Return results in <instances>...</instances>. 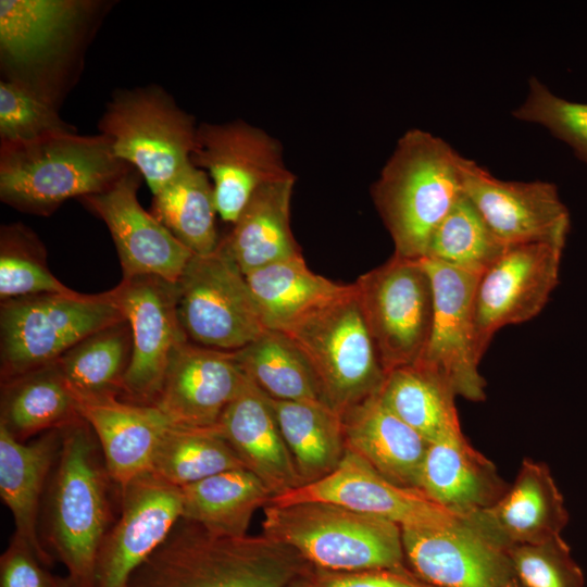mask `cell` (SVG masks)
I'll return each mask as SVG.
<instances>
[{
	"instance_id": "obj_1",
	"label": "cell",
	"mask_w": 587,
	"mask_h": 587,
	"mask_svg": "<svg viewBox=\"0 0 587 587\" xmlns=\"http://www.w3.org/2000/svg\"><path fill=\"white\" fill-rule=\"evenodd\" d=\"M117 490L89 424L80 417L63 427L39 530L76 587H93L97 552L116 519L112 495Z\"/></svg>"
},
{
	"instance_id": "obj_2",
	"label": "cell",
	"mask_w": 587,
	"mask_h": 587,
	"mask_svg": "<svg viewBox=\"0 0 587 587\" xmlns=\"http://www.w3.org/2000/svg\"><path fill=\"white\" fill-rule=\"evenodd\" d=\"M312 567L263 534L218 537L180 519L127 587H296Z\"/></svg>"
},
{
	"instance_id": "obj_3",
	"label": "cell",
	"mask_w": 587,
	"mask_h": 587,
	"mask_svg": "<svg viewBox=\"0 0 587 587\" xmlns=\"http://www.w3.org/2000/svg\"><path fill=\"white\" fill-rule=\"evenodd\" d=\"M460 158L447 141L413 128L398 140L372 186L395 254L422 259L444 217L463 195Z\"/></svg>"
},
{
	"instance_id": "obj_4",
	"label": "cell",
	"mask_w": 587,
	"mask_h": 587,
	"mask_svg": "<svg viewBox=\"0 0 587 587\" xmlns=\"http://www.w3.org/2000/svg\"><path fill=\"white\" fill-rule=\"evenodd\" d=\"M130 170L102 134L71 130L1 142L0 198L20 211L48 215L71 198L107 191Z\"/></svg>"
},
{
	"instance_id": "obj_5",
	"label": "cell",
	"mask_w": 587,
	"mask_h": 587,
	"mask_svg": "<svg viewBox=\"0 0 587 587\" xmlns=\"http://www.w3.org/2000/svg\"><path fill=\"white\" fill-rule=\"evenodd\" d=\"M262 529L316 569L348 572L407 566L398 524L340 504H267Z\"/></svg>"
},
{
	"instance_id": "obj_6",
	"label": "cell",
	"mask_w": 587,
	"mask_h": 587,
	"mask_svg": "<svg viewBox=\"0 0 587 587\" xmlns=\"http://www.w3.org/2000/svg\"><path fill=\"white\" fill-rule=\"evenodd\" d=\"M285 334L308 361L322 401L339 415L382 389L386 372L354 284Z\"/></svg>"
},
{
	"instance_id": "obj_7",
	"label": "cell",
	"mask_w": 587,
	"mask_h": 587,
	"mask_svg": "<svg viewBox=\"0 0 587 587\" xmlns=\"http://www.w3.org/2000/svg\"><path fill=\"white\" fill-rule=\"evenodd\" d=\"M123 320L110 290L1 301V382L54 363L80 340Z\"/></svg>"
},
{
	"instance_id": "obj_8",
	"label": "cell",
	"mask_w": 587,
	"mask_h": 587,
	"mask_svg": "<svg viewBox=\"0 0 587 587\" xmlns=\"http://www.w3.org/2000/svg\"><path fill=\"white\" fill-rule=\"evenodd\" d=\"M197 128L192 116L152 86L117 92L99 123L114 154L141 175L152 196L191 163Z\"/></svg>"
},
{
	"instance_id": "obj_9",
	"label": "cell",
	"mask_w": 587,
	"mask_h": 587,
	"mask_svg": "<svg viewBox=\"0 0 587 587\" xmlns=\"http://www.w3.org/2000/svg\"><path fill=\"white\" fill-rule=\"evenodd\" d=\"M174 286L189 342L238 351L267 329L245 275L221 243L210 254H193Z\"/></svg>"
},
{
	"instance_id": "obj_10",
	"label": "cell",
	"mask_w": 587,
	"mask_h": 587,
	"mask_svg": "<svg viewBox=\"0 0 587 587\" xmlns=\"http://www.w3.org/2000/svg\"><path fill=\"white\" fill-rule=\"evenodd\" d=\"M365 323L386 374L416 363L428 342L434 309L422 259L397 254L354 283Z\"/></svg>"
},
{
	"instance_id": "obj_11",
	"label": "cell",
	"mask_w": 587,
	"mask_h": 587,
	"mask_svg": "<svg viewBox=\"0 0 587 587\" xmlns=\"http://www.w3.org/2000/svg\"><path fill=\"white\" fill-rule=\"evenodd\" d=\"M565 246H510L478 278L474 295L475 348L480 360L494 335L537 316L559 284Z\"/></svg>"
},
{
	"instance_id": "obj_12",
	"label": "cell",
	"mask_w": 587,
	"mask_h": 587,
	"mask_svg": "<svg viewBox=\"0 0 587 587\" xmlns=\"http://www.w3.org/2000/svg\"><path fill=\"white\" fill-rule=\"evenodd\" d=\"M175 283L142 275L122 282L111 295L128 322L133 350L120 398L153 405L176 350L188 341L179 324Z\"/></svg>"
},
{
	"instance_id": "obj_13",
	"label": "cell",
	"mask_w": 587,
	"mask_h": 587,
	"mask_svg": "<svg viewBox=\"0 0 587 587\" xmlns=\"http://www.w3.org/2000/svg\"><path fill=\"white\" fill-rule=\"evenodd\" d=\"M190 160L211 177L217 215L230 224L260 186L292 174L280 145L242 121L198 126Z\"/></svg>"
},
{
	"instance_id": "obj_14",
	"label": "cell",
	"mask_w": 587,
	"mask_h": 587,
	"mask_svg": "<svg viewBox=\"0 0 587 587\" xmlns=\"http://www.w3.org/2000/svg\"><path fill=\"white\" fill-rule=\"evenodd\" d=\"M459 164L463 193L505 246H566L571 216L554 184L502 180L463 155Z\"/></svg>"
},
{
	"instance_id": "obj_15",
	"label": "cell",
	"mask_w": 587,
	"mask_h": 587,
	"mask_svg": "<svg viewBox=\"0 0 587 587\" xmlns=\"http://www.w3.org/2000/svg\"><path fill=\"white\" fill-rule=\"evenodd\" d=\"M120 512L96 557L93 587H127L182 519V489L147 472L120 489Z\"/></svg>"
},
{
	"instance_id": "obj_16",
	"label": "cell",
	"mask_w": 587,
	"mask_h": 587,
	"mask_svg": "<svg viewBox=\"0 0 587 587\" xmlns=\"http://www.w3.org/2000/svg\"><path fill=\"white\" fill-rule=\"evenodd\" d=\"M430 277L434 309L426 348L416 362L439 374L471 401L486 399L475 348L474 295L479 276L422 258Z\"/></svg>"
},
{
	"instance_id": "obj_17",
	"label": "cell",
	"mask_w": 587,
	"mask_h": 587,
	"mask_svg": "<svg viewBox=\"0 0 587 587\" xmlns=\"http://www.w3.org/2000/svg\"><path fill=\"white\" fill-rule=\"evenodd\" d=\"M304 501L340 504L394 522L401 528H442L460 520V516L432 500L420 489L391 483L349 450L330 474L314 483L273 496L268 504L286 505Z\"/></svg>"
},
{
	"instance_id": "obj_18",
	"label": "cell",
	"mask_w": 587,
	"mask_h": 587,
	"mask_svg": "<svg viewBox=\"0 0 587 587\" xmlns=\"http://www.w3.org/2000/svg\"><path fill=\"white\" fill-rule=\"evenodd\" d=\"M140 178L133 168L107 191L79 200L107 225L124 279L152 275L176 283L193 253L140 205Z\"/></svg>"
},
{
	"instance_id": "obj_19",
	"label": "cell",
	"mask_w": 587,
	"mask_h": 587,
	"mask_svg": "<svg viewBox=\"0 0 587 587\" xmlns=\"http://www.w3.org/2000/svg\"><path fill=\"white\" fill-rule=\"evenodd\" d=\"M405 562L435 587H503L515 578L507 552L460 520L442 528H402Z\"/></svg>"
},
{
	"instance_id": "obj_20",
	"label": "cell",
	"mask_w": 587,
	"mask_h": 587,
	"mask_svg": "<svg viewBox=\"0 0 587 587\" xmlns=\"http://www.w3.org/2000/svg\"><path fill=\"white\" fill-rule=\"evenodd\" d=\"M245 379L235 351L187 341L173 355L153 405L173 426L215 428Z\"/></svg>"
},
{
	"instance_id": "obj_21",
	"label": "cell",
	"mask_w": 587,
	"mask_h": 587,
	"mask_svg": "<svg viewBox=\"0 0 587 587\" xmlns=\"http://www.w3.org/2000/svg\"><path fill=\"white\" fill-rule=\"evenodd\" d=\"M460 517L504 551L561 535L569 522L549 467L530 459L522 462L513 485L496 503Z\"/></svg>"
},
{
	"instance_id": "obj_22",
	"label": "cell",
	"mask_w": 587,
	"mask_h": 587,
	"mask_svg": "<svg viewBox=\"0 0 587 587\" xmlns=\"http://www.w3.org/2000/svg\"><path fill=\"white\" fill-rule=\"evenodd\" d=\"M80 416L93 430L107 470L122 489L150 472L154 451L173 426L154 405L103 396L77 399Z\"/></svg>"
},
{
	"instance_id": "obj_23",
	"label": "cell",
	"mask_w": 587,
	"mask_h": 587,
	"mask_svg": "<svg viewBox=\"0 0 587 587\" xmlns=\"http://www.w3.org/2000/svg\"><path fill=\"white\" fill-rule=\"evenodd\" d=\"M216 428L272 497L302 486L268 397L247 376Z\"/></svg>"
},
{
	"instance_id": "obj_24",
	"label": "cell",
	"mask_w": 587,
	"mask_h": 587,
	"mask_svg": "<svg viewBox=\"0 0 587 587\" xmlns=\"http://www.w3.org/2000/svg\"><path fill=\"white\" fill-rule=\"evenodd\" d=\"M61 438L62 428L21 442L0 427V497L12 514L13 534L49 567L54 559L41 541L39 519Z\"/></svg>"
},
{
	"instance_id": "obj_25",
	"label": "cell",
	"mask_w": 587,
	"mask_h": 587,
	"mask_svg": "<svg viewBox=\"0 0 587 587\" xmlns=\"http://www.w3.org/2000/svg\"><path fill=\"white\" fill-rule=\"evenodd\" d=\"M340 416L347 450L391 483L419 489L428 441L392 413L378 394Z\"/></svg>"
},
{
	"instance_id": "obj_26",
	"label": "cell",
	"mask_w": 587,
	"mask_h": 587,
	"mask_svg": "<svg viewBox=\"0 0 587 587\" xmlns=\"http://www.w3.org/2000/svg\"><path fill=\"white\" fill-rule=\"evenodd\" d=\"M509 487L462 432L428 442L419 489L458 516L492 505Z\"/></svg>"
},
{
	"instance_id": "obj_27",
	"label": "cell",
	"mask_w": 587,
	"mask_h": 587,
	"mask_svg": "<svg viewBox=\"0 0 587 587\" xmlns=\"http://www.w3.org/2000/svg\"><path fill=\"white\" fill-rule=\"evenodd\" d=\"M294 174L260 186L220 241L245 275L301 254L290 228Z\"/></svg>"
},
{
	"instance_id": "obj_28",
	"label": "cell",
	"mask_w": 587,
	"mask_h": 587,
	"mask_svg": "<svg viewBox=\"0 0 587 587\" xmlns=\"http://www.w3.org/2000/svg\"><path fill=\"white\" fill-rule=\"evenodd\" d=\"M90 8L91 2L76 0H1L2 58L28 67L50 60Z\"/></svg>"
},
{
	"instance_id": "obj_29",
	"label": "cell",
	"mask_w": 587,
	"mask_h": 587,
	"mask_svg": "<svg viewBox=\"0 0 587 587\" xmlns=\"http://www.w3.org/2000/svg\"><path fill=\"white\" fill-rule=\"evenodd\" d=\"M267 329L287 332L351 287L312 272L302 254L245 274Z\"/></svg>"
},
{
	"instance_id": "obj_30",
	"label": "cell",
	"mask_w": 587,
	"mask_h": 587,
	"mask_svg": "<svg viewBox=\"0 0 587 587\" xmlns=\"http://www.w3.org/2000/svg\"><path fill=\"white\" fill-rule=\"evenodd\" d=\"M80 417L77 400L55 363L1 382L0 427L17 441Z\"/></svg>"
},
{
	"instance_id": "obj_31",
	"label": "cell",
	"mask_w": 587,
	"mask_h": 587,
	"mask_svg": "<svg viewBox=\"0 0 587 587\" xmlns=\"http://www.w3.org/2000/svg\"><path fill=\"white\" fill-rule=\"evenodd\" d=\"M180 489L182 519L228 538L247 536L253 513L272 498L264 483L247 469L221 472Z\"/></svg>"
},
{
	"instance_id": "obj_32",
	"label": "cell",
	"mask_w": 587,
	"mask_h": 587,
	"mask_svg": "<svg viewBox=\"0 0 587 587\" xmlns=\"http://www.w3.org/2000/svg\"><path fill=\"white\" fill-rule=\"evenodd\" d=\"M268 399L302 485L335 471L347 451L341 416L320 401Z\"/></svg>"
},
{
	"instance_id": "obj_33",
	"label": "cell",
	"mask_w": 587,
	"mask_h": 587,
	"mask_svg": "<svg viewBox=\"0 0 587 587\" xmlns=\"http://www.w3.org/2000/svg\"><path fill=\"white\" fill-rule=\"evenodd\" d=\"M378 396L428 442L462 432L454 390L439 374L420 363L388 372Z\"/></svg>"
},
{
	"instance_id": "obj_34",
	"label": "cell",
	"mask_w": 587,
	"mask_h": 587,
	"mask_svg": "<svg viewBox=\"0 0 587 587\" xmlns=\"http://www.w3.org/2000/svg\"><path fill=\"white\" fill-rule=\"evenodd\" d=\"M151 214L193 254H210L218 247L213 186L192 163L153 196Z\"/></svg>"
},
{
	"instance_id": "obj_35",
	"label": "cell",
	"mask_w": 587,
	"mask_h": 587,
	"mask_svg": "<svg viewBox=\"0 0 587 587\" xmlns=\"http://www.w3.org/2000/svg\"><path fill=\"white\" fill-rule=\"evenodd\" d=\"M132 350L130 327L123 320L80 340L54 363L76 400L121 397Z\"/></svg>"
},
{
	"instance_id": "obj_36",
	"label": "cell",
	"mask_w": 587,
	"mask_h": 587,
	"mask_svg": "<svg viewBox=\"0 0 587 587\" xmlns=\"http://www.w3.org/2000/svg\"><path fill=\"white\" fill-rule=\"evenodd\" d=\"M235 354L243 374L268 398L323 402L308 361L285 333L266 329Z\"/></svg>"
},
{
	"instance_id": "obj_37",
	"label": "cell",
	"mask_w": 587,
	"mask_h": 587,
	"mask_svg": "<svg viewBox=\"0 0 587 587\" xmlns=\"http://www.w3.org/2000/svg\"><path fill=\"white\" fill-rule=\"evenodd\" d=\"M246 469L217 428L172 426L160 440L150 472L177 487L221 472Z\"/></svg>"
},
{
	"instance_id": "obj_38",
	"label": "cell",
	"mask_w": 587,
	"mask_h": 587,
	"mask_svg": "<svg viewBox=\"0 0 587 587\" xmlns=\"http://www.w3.org/2000/svg\"><path fill=\"white\" fill-rule=\"evenodd\" d=\"M507 248L463 193L435 229L424 258L480 276Z\"/></svg>"
},
{
	"instance_id": "obj_39",
	"label": "cell",
	"mask_w": 587,
	"mask_h": 587,
	"mask_svg": "<svg viewBox=\"0 0 587 587\" xmlns=\"http://www.w3.org/2000/svg\"><path fill=\"white\" fill-rule=\"evenodd\" d=\"M49 270L39 240L23 226H5L0 242V299L58 294L75 295Z\"/></svg>"
},
{
	"instance_id": "obj_40",
	"label": "cell",
	"mask_w": 587,
	"mask_h": 587,
	"mask_svg": "<svg viewBox=\"0 0 587 587\" xmlns=\"http://www.w3.org/2000/svg\"><path fill=\"white\" fill-rule=\"evenodd\" d=\"M74 130L59 116L51 101L20 80L0 83L1 142L30 141L61 132Z\"/></svg>"
},
{
	"instance_id": "obj_41",
	"label": "cell",
	"mask_w": 587,
	"mask_h": 587,
	"mask_svg": "<svg viewBox=\"0 0 587 587\" xmlns=\"http://www.w3.org/2000/svg\"><path fill=\"white\" fill-rule=\"evenodd\" d=\"M512 114L545 127L587 164V103L561 98L538 78L530 77L527 95Z\"/></svg>"
},
{
	"instance_id": "obj_42",
	"label": "cell",
	"mask_w": 587,
	"mask_h": 587,
	"mask_svg": "<svg viewBox=\"0 0 587 587\" xmlns=\"http://www.w3.org/2000/svg\"><path fill=\"white\" fill-rule=\"evenodd\" d=\"M505 552L524 587H585L584 573L561 535Z\"/></svg>"
},
{
	"instance_id": "obj_43",
	"label": "cell",
	"mask_w": 587,
	"mask_h": 587,
	"mask_svg": "<svg viewBox=\"0 0 587 587\" xmlns=\"http://www.w3.org/2000/svg\"><path fill=\"white\" fill-rule=\"evenodd\" d=\"M296 587H435L409 566L336 572L312 567Z\"/></svg>"
},
{
	"instance_id": "obj_44",
	"label": "cell",
	"mask_w": 587,
	"mask_h": 587,
	"mask_svg": "<svg viewBox=\"0 0 587 587\" xmlns=\"http://www.w3.org/2000/svg\"><path fill=\"white\" fill-rule=\"evenodd\" d=\"M55 576L27 542L13 534L0 557V587H58Z\"/></svg>"
},
{
	"instance_id": "obj_45",
	"label": "cell",
	"mask_w": 587,
	"mask_h": 587,
	"mask_svg": "<svg viewBox=\"0 0 587 587\" xmlns=\"http://www.w3.org/2000/svg\"><path fill=\"white\" fill-rule=\"evenodd\" d=\"M58 587H76L73 580L66 575L65 577H60Z\"/></svg>"
},
{
	"instance_id": "obj_46",
	"label": "cell",
	"mask_w": 587,
	"mask_h": 587,
	"mask_svg": "<svg viewBox=\"0 0 587 587\" xmlns=\"http://www.w3.org/2000/svg\"><path fill=\"white\" fill-rule=\"evenodd\" d=\"M503 587H524L522 583L515 577L505 584Z\"/></svg>"
}]
</instances>
